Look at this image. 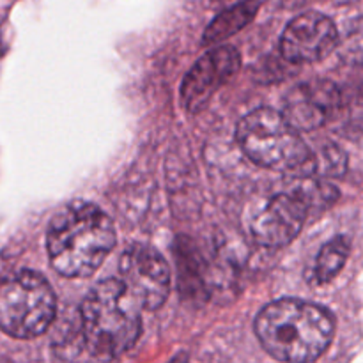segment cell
I'll return each instance as SVG.
<instances>
[{
  "label": "cell",
  "mask_w": 363,
  "mask_h": 363,
  "mask_svg": "<svg viewBox=\"0 0 363 363\" xmlns=\"http://www.w3.org/2000/svg\"><path fill=\"white\" fill-rule=\"evenodd\" d=\"M116 247V229L106 213L89 202L64 206L46 234L50 264L69 279L89 277Z\"/></svg>",
  "instance_id": "1"
},
{
  "label": "cell",
  "mask_w": 363,
  "mask_h": 363,
  "mask_svg": "<svg viewBox=\"0 0 363 363\" xmlns=\"http://www.w3.org/2000/svg\"><path fill=\"white\" fill-rule=\"evenodd\" d=\"M332 314L319 305L301 300H277L255 319L259 342L273 358L286 363L318 360L333 339Z\"/></svg>",
  "instance_id": "2"
},
{
  "label": "cell",
  "mask_w": 363,
  "mask_h": 363,
  "mask_svg": "<svg viewBox=\"0 0 363 363\" xmlns=\"http://www.w3.org/2000/svg\"><path fill=\"white\" fill-rule=\"evenodd\" d=\"M82 333L99 360H113L133 347L140 335V312L121 280L96 284L82 303Z\"/></svg>",
  "instance_id": "3"
},
{
  "label": "cell",
  "mask_w": 363,
  "mask_h": 363,
  "mask_svg": "<svg viewBox=\"0 0 363 363\" xmlns=\"http://www.w3.org/2000/svg\"><path fill=\"white\" fill-rule=\"evenodd\" d=\"M238 142L257 165L296 177L314 176V152L282 112L257 108L240 121Z\"/></svg>",
  "instance_id": "4"
},
{
  "label": "cell",
  "mask_w": 363,
  "mask_h": 363,
  "mask_svg": "<svg viewBox=\"0 0 363 363\" xmlns=\"http://www.w3.org/2000/svg\"><path fill=\"white\" fill-rule=\"evenodd\" d=\"M55 315V294L45 277L18 272L0 279V330L16 339L46 332Z\"/></svg>",
  "instance_id": "5"
},
{
  "label": "cell",
  "mask_w": 363,
  "mask_h": 363,
  "mask_svg": "<svg viewBox=\"0 0 363 363\" xmlns=\"http://www.w3.org/2000/svg\"><path fill=\"white\" fill-rule=\"evenodd\" d=\"M121 282L138 307L156 311L170 291V269L165 259L147 245H133L121 255Z\"/></svg>",
  "instance_id": "6"
},
{
  "label": "cell",
  "mask_w": 363,
  "mask_h": 363,
  "mask_svg": "<svg viewBox=\"0 0 363 363\" xmlns=\"http://www.w3.org/2000/svg\"><path fill=\"white\" fill-rule=\"evenodd\" d=\"M307 218H311L307 204L293 188L287 194L273 195L255 213L250 223L252 236L264 247H286L300 234Z\"/></svg>",
  "instance_id": "7"
},
{
  "label": "cell",
  "mask_w": 363,
  "mask_h": 363,
  "mask_svg": "<svg viewBox=\"0 0 363 363\" xmlns=\"http://www.w3.org/2000/svg\"><path fill=\"white\" fill-rule=\"evenodd\" d=\"M337 43L335 23L325 14L308 11L289 21L280 38V52L294 64L318 62L337 48Z\"/></svg>",
  "instance_id": "8"
},
{
  "label": "cell",
  "mask_w": 363,
  "mask_h": 363,
  "mask_svg": "<svg viewBox=\"0 0 363 363\" xmlns=\"http://www.w3.org/2000/svg\"><path fill=\"white\" fill-rule=\"evenodd\" d=\"M240 53L233 46H218L194 64L181 85V98L190 112H201L223 84L238 73Z\"/></svg>",
  "instance_id": "9"
},
{
  "label": "cell",
  "mask_w": 363,
  "mask_h": 363,
  "mask_svg": "<svg viewBox=\"0 0 363 363\" xmlns=\"http://www.w3.org/2000/svg\"><path fill=\"white\" fill-rule=\"evenodd\" d=\"M342 105L339 87L328 80L298 85L284 101V116L298 131H312L328 123Z\"/></svg>",
  "instance_id": "10"
},
{
  "label": "cell",
  "mask_w": 363,
  "mask_h": 363,
  "mask_svg": "<svg viewBox=\"0 0 363 363\" xmlns=\"http://www.w3.org/2000/svg\"><path fill=\"white\" fill-rule=\"evenodd\" d=\"M351 245L346 236H337L321 248L315 259L312 280L315 284H328L335 279L350 257Z\"/></svg>",
  "instance_id": "11"
},
{
  "label": "cell",
  "mask_w": 363,
  "mask_h": 363,
  "mask_svg": "<svg viewBox=\"0 0 363 363\" xmlns=\"http://www.w3.org/2000/svg\"><path fill=\"white\" fill-rule=\"evenodd\" d=\"M255 13H257V4L250 2V0L223 11L222 14H218L213 20V23L206 30V43H218L222 39H227L229 35L236 34L255 16Z\"/></svg>",
  "instance_id": "12"
},
{
  "label": "cell",
  "mask_w": 363,
  "mask_h": 363,
  "mask_svg": "<svg viewBox=\"0 0 363 363\" xmlns=\"http://www.w3.org/2000/svg\"><path fill=\"white\" fill-rule=\"evenodd\" d=\"M337 50L344 62L363 66V18H358L347 25L342 38L339 35Z\"/></svg>",
  "instance_id": "13"
},
{
  "label": "cell",
  "mask_w": 363,
  "mask_h": 363,
  "mask_svg": "<svg viewBox=\"0 0 363 363\" xmlns=\"http://www.w3.org/2000/svg\"><path fill=\"white\" fill-rule=\"evenodd\" d=\"M346 165V155L337 145L328 144L319 152H314V176H340Z\"/></svg>",
  "instance_id": "14"
}]
</instances>
